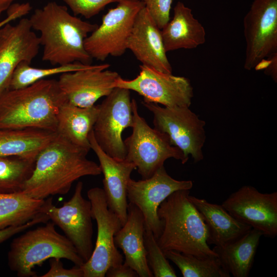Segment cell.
Instances as JSON below:
<instances>
[{
    "instance_id": "obj_3",
    "label": "cell",
    "mask_w": 277,
    "mask_h": 277,
    "mask_svg": "<svg viewBox=\"0 0 277 277\" xmlns=\"http://www.w3.org/2000/svg\"><path fill=\"white\" fill-rule=\"evenodd\" d=\"M66 102L58 80L54 79L9 90L0 97V128L56 132L58 110Z\"/></svg>"
},
{
    "instance_id": "obj_9",
    "label": "cell",
    "mask_w": 277,
    "mask_h": 277,
    "mask_svg": "<svg viewBox=\"0 0 277 277\" xmlns=\"http://www.w3.org/2000/svg\"><path fill=\"white\" fill-rule=\"evenodd\" d=\"M144 7L140 0H120L109 9L101 24L85 40V49L91 58L104 61L109 56L123 55L136 16Z\"/></svg>"
},
{
    "instance_id": "obj_38",
    "label": "cell",
    "mask_w": 277,
    "mask_h": 277,
    "mask_svg": "<svg viewBox=\"0 0 277 277\" xmlns=\"http://www.w3.org/2000/svg\"><path fill=\"white\" fill-rule=\"evenodd\" d=\"M16 0H0V15L7 11Z\"/></svg>"
},
{
    "instance_id": "obj_10",
    "label": "cell",
    "mask_w": 277,
    "mask_h": 277,
    "mask_svg": "<svg viewBox=\"0 0 277 277\" xmlns=\"http://www.w3.org/2000/svg\"><path fill=\"white\" fill-rule=\"evenodd\" d=\"M99 105V112L93 128L94 138L108 155L124 160L126 155L122 135L132 127L133 112L130 90L115 87Z\"/></svg>"
},
{
    "instance_id": "obj_18",
    "label": "cell",
    "mask_w": 277,
    "mask_h": 277,
    "mask_svg": "<svg viewBox=\"0 0 277 277\" xmlns=\"http://www.w3.org/2000/svg\"><path fill=\"white\" fill-rule=\"evenodd\" d=\"M126 48L142 65L172 73V68L166 55L161 29L145 7L136 16Z\"/></svg>"
},
{
    "instance_id": "obj_34",
    "label": "cell",
    "mask_w": 277,
    "mask_h": 277,
    "mask_svg": "<svg viewBox=\"0 0 277 277\" xmlns=\"http://www.w3.org/2000/svg\"><path fill=\"white\" fill-rule=\"evenodd\" d=\"M50 221L48 215L41 213L30 221L23 225L10 226L0 230V244L8 240L16 234L22 232L30 228L41 223H46Z\"/></svg>"
},
{
    "instance_id": "obj_26",
    "label": "cell",
    "mask_w": 277,
    "mask_h": 277,
    "mask_svg": "<svg viewBox=\"0 0 277 277\" xmlns=\"http://www.w3.org/2000/svg\"><path fill=\"white\" fill-rule=\"evenodd\" d=\"M52 196L36 199L23 191L0 193V230L10 226L23 225L41 213H46Z\"/></svg>"
},
{
    "instance_id": "obj_29",
    "label": "cell",
    "mask_w": 277,
    "mask_h": 277,
    "mask_svg": "<svg viewBox=\"0 0 277 277\" xmlns=\"http://www.w3.org/2000/svg\"><path fill=\"white\" fill-rule=\"evenodd\" d=\"M94 66V65H86L74 62L54 67L41 68L33 67L30 64L22 62L18 65L13 74L9 90L27 87L52 75L89 69Z\"/></svg>"
},
{
    "instance_id": "obj_8",
    "label": "cell",
    "mask_w": 277,
    "mask_h": 277,
    "mask_svg": "<svg viewBox=\"0 0 277 277\" xmlns=\"http://www.w3.org/2000/svg\"><path fill=\"white\" fill-rule=\"evenodd\" d=\"M87 194L91 205L92 219L97 224V237L91 257L81 267L84 277H104L109 267L124 262L114 241L122 224L118 215L109 208L103 188H92Z\"/></svg>"
},
{
    "instance_id": "obj_31",
    "label": "cell",
    "mask_w": 277,
    "mask_h": 277,
    "mask_svg": "<svg viewBox=\"0 0 277 277\" xmlns=\"http://www.w3.org/2000/svg\"><path fill=\"white\" fill-rule=\"evenodd\" d=\"M71 10L74 15H81L90 18L98 14L109 4L120 0H62Z\"/></svg>"
},
{
    "instance_id": "obj_37",
    "label": "cell",
    "mask_w": 277,
    "mask_h": 277,
    "mask_svg": "<svg viewBox=\"0 0 277 277\" xmlns=\"http://www.w3.org/2000/svg\"><path fill=\"white\" fill-rule=\"evenodd\" d=\"M268 60V65L264 69L265 73L270 76L273 80L276 82L277 81V53L274 54L267 57Z\"/></svg>"
},
{
    "instance_id": "obj_17",
    "label": "cell",
    "mask_w": 277,
    "mask_h": 277,
    "mask_svg": "<svg viewBox=\"0 0 277 277\" xmlns=\"http://www.w3.org/2000/svg\"><path fill=\"white\" fill-rule=\"evenodd\" d=\"M110 66L107 63L94 65L91 68L60 74L58 82L67 101L80 107H89L109 95L120 76L117 72L107 70Z\"/></svg>"
},
{
    "instance_id": "obj_36",
    "label": "cell",
    "mask_w": 277,
    "mask_h": 277,
    "mask_svg": "<svg viewBox=\"0 0 277 277\" xmlns=\"http://www.w3.org/2000/svg\"><path fill=\"white\" fill-rule=\"evenodd\" d=\"M107 277H137V272L127 263H122L109 267L106 273Z\"/></svg>"
},
{
    "instance_id": "obj_23",
    "label": "cell",
    "mask_w": 277,
    "mask_h": 277,
    "mask_svg": "<svg viewBox=\"0 0 277 277\" xmlns=\"http://www.w3.org/2000/svg\"><path fill=\"white\" fill-rule=\"evenodd\" d=\"M98 112V105L83 108L67 101L58 110L56 133L88 152L91 149L89 134L93 130Z\"/></svg>"
},
{
    "instance_id": "obj_30",
    "label": "cell",
    "mask_w": 277,
    "mask_h": 277,
    "mask_svg": "<svg viewBox=\"0 0 277 277\" xmlns=\"http://www.w3.org/2000/svg\"><path fill=\"white\" fill-rule=\"evenodd\" d=\"M144 244L148 266L153 276L176 277V274L159 245L153 232L146 228Z\"/></svg>"
},
{
    "instance_id": "obj_32",
    "label": "cell",
    "mask_w": 277,
    "mask_h": 277,
    "mask_svg": "<svg viewBox=\"0 0 277 277\" xmlns=\"http://www.w3.org/2000/svg\"><path fill=\"white\" fill-rule=\"evenodd\" d=\"M158 26L162 29L170 21L171 6L174 0H140Z\"/></svg>"
},
{
    "instance_id": "obj_1",
    "label": "cell",
    "mask_w": 277,
    "mask_h": 277,
    "mask_svg": "<svg viewBox=\"0 0 277 277\" xmlns=\"http://www.w3.org/2000/svg\"><path fill=\"white\" fill-rule=\"evenodd\" d=\"M88 152L56 134L37 155L23 191L36 199L68 193L81 177L102 173L100 165L87 158Z\"/></svg>"
},
{
    "instance_id": "obj_13",
    "label": "cell",
    "mask_w": 277,
    "mask_h": 277,
    "mask_svg": "<svg viewBox=\"0 0 277 277\" xmlns=\"http://www.w3.org/2000/svg\"><path fill=\"white\" fill-rule=\"evenodd\" d=\"M83 182H78L70 199L60 207L55 206L52 201L46 214L64 232L85 263L93 250V231L91 203L83 197Z\"/></svg>"
},
{
    "instance_id": "obj_20",
    "label": "cell",
    "mask_w": 277,
    "mask_h": 277,
    "mask_svg": "<svg viewBox=\"0 0 277 277\" xmlns=\"http://www.w3.org/2000/svg\"><path fill=\"white\" fill-rule=\"evenodd\" d=\"M146 227L141 210L133 204L128 203L126 223L115 234L114 244L122 250L125 261L140 277H152L146 258L144 244Z\"/></svg>"
},
{
    "instance_id": "obj_25",
    "label": "cell",
    "mask_w": 277,
    "mask_h": 277,
    "mask_svg": "<svg viewBox=\"0 0 277 277\" xmlns=\"http://www.w3.org/2000/svg\"><path fill=\"white\" fill-rule=\"evenodd\" d=\"M56 134L36 129L0 128V156H19L36 160L38 153Z\"/></svg>"
},
{
    "instance_id": "obj_7",
    "label": "cell",
    "mask_w": 277,
    "mask_h": 277,
    "mask_svg": "<svg viewBox=\"0 0 277 277\" xmlns=\"http://www.w3.org/2000/svg\"><path fill=\"white\" fill-rule=\"evenodd\" d=\"M153 114L154 128L166 134L171 145L179 148L188 160L194 163L203 160L202 148L206 141V123L188 107H165L142 101Z\"/></svg>"
},
{
    "instance_id": "obj_4",
    "label": "cell",
    "mask_w": 277,
    "mask_h": 277,
    "mask_svg": "<svg viewBox=\"0 0 277 277\" xmlns=\"http://www.w3.org/2000/svg\"><path fill=\"white\" fill-rule=\"evenodd\" d=\"M190 190H179L160 205L157 214L162 223L156 239L163 251L174 250L200 258L217 257L207 243V227L189 199Z\"/></svg>"
},
{
    "instance_id": "obj_14",
    "label": "cell",
    "mask_w": 277,
    "mask_h": 277,
    "mask_svg": "<svg viewBox=\"0 0 277 277\" xmlns=\"http://www.w3.org/2000/svg\"><path fill=\"white\" fill-rule=\"evenodd\" d=\"M193 185L191 180L172 178L163 165L149 178L138 181L130 179L127 185V199L141 210L146 228L157 239L162 229V223L157 214L160 205L174 191L190 190Z\"/></svg>"
},
{
    "instance_id": "obj_11",
    "label": "cell",
    "mask_w": 277,
    "mask_h": 277,
    "mask_svg": "<svg viewBox=\"0 0 277 277\" xmlns=\"http://www.w3.org/2000/svg\"><path fill=\"white\" fill-rule=\"evenodd\" d=\"M113 86L133 91L143 97L144 102L165 107H189L193 97V87L188 78L143 65H140L136 77L129 80L120 76Z\"/></svg>"
},
{
    "instance_id": "obj_24",
    "label": "cell",
    "mask_w": 277,
    "mask_h": 277,
    "mask_svg": "<svg viewBox=\"0 0 277 277\" xmlns=\"http://www.w3.org/2000/svg\"><path fill=\"white\" fill-rule=\"evenodd\" d=\"M263 236L259 231L251 228L242 237L223 247L214 246L223 268L234 277H248Z\"/></svg>"
},
{
    "instance_id": "obj_2",
    "label": "cell",
    "mask_w": 277,
    "mask_h": 277,
    "mask_svg": "<svg viewBox=\"0 0 277 277\" xmlns=\"http://www.w3.org/2000/svg\"><path fill=\"white\" fill-rule=\"evenodd\" d=\"M29 19L32 29L40 33L43 61L53 66L74 62L91 65L92 58L84 42L97 24L71 15L67 7L55 2L35 9Z\"/></svg>"
},
{
    "instance_id": "obj_22",
    "label": "cell",
    "mask_w": 277,
    "mask_h": 277,
    "mask_svg": "<svg viewBox=\"0 0 277 277\" xmlns=\"http://www.w3.org/2000/svg\"><path fill=\"white\" fill-rule=\"evenodd\" d=\"M161 34L166 52L194 49L206 41L204 27L194 17L192 10L180 1L174 6L172 18L161 29Z\"/></svg>"
},
{
    "instance_id": "obj_33",
    "label": "cell",
    "mask_w": 277,
    "mask_h": 277,
    "mask_svg": "<svg viewBox=\"0 0 277 277\" xmlns=\"http://www.w3.org/2000/svg\"><path fill=\"white\" fill-rule=\"evenodd\" d=\"M48 271L41 277H84V272L81 266L75 265L70 269L65 268L60 258L50 259Z\"/></svg>"
},
{
    "instance_id": "obj_35",
    "label": "cell",
    "mask_w": 277,
    "mask_h": 277,
    "mask_svg": "<svg viewBox=\"0 0 277 277\" xmlns=\"http://www.w3.org/2000/svg\"><path fill=\"white\" fill-rule=\"evenodd\" d=\"M32 9L29 3L22 4L14 3L7 10V15L5 18L0 22V28L16 19L22 18L28 14Z\"/></svg>"
},
{
    "instance_id": "obj_5",
    "label": "cell",
    "mask_w": 277,
    "mask_h": 277,
    "mask_svg": "<svg viewBox=\"0 0 277 277\" xmlns=\"http://www.w3.org/2000/svg\"><path fill=\"white\" fill-rule=\"evenodd\" d=\"M55 226L48 221L12 240L8 252V265L18 276H36L33 271L35 266L52 258L68 260L77 266L84 264L72 243L58 233Z\"/></svg>"
},
{
    "instance_id": "obj_28",
    "label": "cell",
    "mask_w": 277,
    "mask_h": 277,
    "mask_svg": "<svg viewBox=\"0 0 277 277\" xmlns=\"http://www.w3.org/2000/svg\"><path fill=\"white\" fill-rule=\"evenodd\" d=\"M35 163V160L19 156H0V193L23 191Z\"/></svg>"
},
{
    "instance_id": "obj_15",
    "label": "cell",
    "mask_w": 277,
    "mask_h": 277,
    "mask_svg": "<svg viewBox=\"0 0 277 277\" xmlns=\"http://www.w3.org/2000/svg\"><path fill=\"white\" fill-rule=\"evenodd\" d=\"M222 205L241 222L274 238L277 235V192L262 193L245 185L232 193Z\"/></svg>"
},
{
    "instance_id": "obj_21",
    "label": "cell",
    "mask_w": 277,
    "mask_h": 277,
    "mask_svg": "<svg viewBox=\"0 0 277 277\" xmlns=\"http://www.w3.org/2000/svg\"><path fill=\"white\" fill-rule=\"evenodd\" d=\"M189 199L206 224L209 245L224 246L235 241L252 228L233 216L222 205L190 194Z\"/></svg>"
},
{
    "instance_id": "obj_27",
    "label": "cell",
    "mask_w": 277,
    "mask_h": 277,
    "mask_svg": "<svg viewBox=\"0 0 277 277\" xmlns=\"http://www.w3.org/2000/svg\"><path fill=\"white\" fill-rule=\"evenodd\" d=\"M179 268L183 277H230L217 257L200 258L174 250L164 251Z\"/></svg>"
},
{
    "instance_id": "obj_12",
    "label": "cell",
    "mask_w": 277,
    "mask_h": 277,
    "mask_svg": "<svg viewBox=\"0 0 277 277\" xmlns=\"http://www.w3.org/2000/svg\"><path fill=\"white\" fill-rule=\"evenodd\" d=\"M244 67L251 70L277 53V0H254L243 20Z\"/></svg>"
},
{
    "instance_id": "obj_16",
    "label": "cell",
    "mask_w": 277,
    "mask_h": 277,
    "mask_svg": "<svg viewBox=\"0 0 277 277\" xmlns=\"http://www.w3.org/2000/svg\"><path fill=\"white\" fill-rule=\"evenodd\" d=\"M40 46L29 18L22 17L16 24L9 23L0 28V97L9 90L18 65L22 62L31 64Z\"/></svg>"
},
{
    "instance_id": "obj_6",
    "label": "cell",
    "mask_w": 277,
    "mask_h": 277,
    "mask_svg": "<svg viewBox=\"0 0 277 277\" xmlns=\"http://www.w3.org/2000/svg\"><path fill=\"white\" fill-rule=\"evenodd\" d=\"M133 125L131 134L124 142L125 159L133 163L142 179L150 177L167 159L173 158L185 164L188 160L168 135L151 128L138 113L136 102L132 99Z\"/></svg>"
},
{
    "instance_id": "obj_19",
    "label": "cell",
    "mask_w": 277,
    "mask_h": 277,
    "mask_svg": "<svg viewBox=\"0 0 277 277\" xmlns=\"http://www.w3.org/2000/svg\"><path fill=\"white\" fill-rule=\"evenodd\" d=\"M88 138L91 149L98 158L104 175L103 189L108 207L118 215L123 226L126 223L128 214L127 185L136 167L126 159L117 160L106 154L97 144L93 130Z\"/></svg>"
}]
</instances>
